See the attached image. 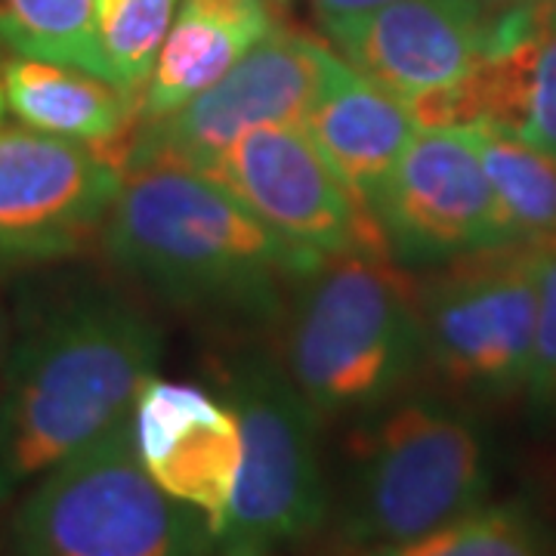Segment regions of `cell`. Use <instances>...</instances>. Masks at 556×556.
I'll return each mask as SVG.
<instances>
[{
    "label": "cell",
    "instance_id": "obj_1",
    "mask_svg": "<svg viewBox=\"0 0 556 556\" xmlns=\"http://www.w3.org/2000/svg\"><path fill=\"white\" fill-rule=\"evenodd\" d=\"M109 260L189 313L269 321L321 260L281 239L226 186L182 164H139L102 223Z\"/></svg>",
    "mask_w": 556,
    "mask_h": 556
},
{
    "label": "cell",
    "instance_id": "obj_2",
    "mask_svg": "<svg viewBox=\"0 0 556 556\" xmlns=\"http://www.w3.org/2000/svg\"><path fill=\"white\" fill-rule=\"evenodd\" d=\"M161 350L155 318L112 291H87L35 325L0 393V501L121 427Z\"/></svg>",
    "mask_w": 556,
    "mask_h": 556
},
{
    "label": "cell",
    "instance_id": "obj_3",
    "mask_svg": "<svg viewBox=\"0 0 556 556\" xmlns=\"http://www.w3.org/2000/svg\"><path fill=\"white\" fill-rule=\"evenodd\" d=\"M492 442L467 405L399 393L358 415L346 442L340 529L378 551L433 532L485 504Z\"/></svg>",
    "mask_w": 556,
    "mask_h": 556
},
{
    "label": "cell",
    "instance_id": "obj_4",
    "mask_svg": "<svg viewBox=\"0 0 556 556\" xmlns=\"http://www.w3.org/2000/svg\"><path fill=\"white\" fill-rule=\"evenodd\" d=\"M291 303L281 365L321 420L375 412L427 362L415 281L390 254L325 257Z\"/></svg>",
    "mask_w": 556,
    "mask_h": 556
},
{
    "label": "cell",
    "instance_id": "obj_5",
    "mask_svg": "<svg viewBox=\"0 0 556 556\" xmlns=\"http://www.w3.org/2000/svg\"><path fill=\"white\" fill-rule=\"evenodd\" d=\"M35 482L13 519L20 556H207L219 541L146 473L127 420Z\"/></svg>",
    "mask_w": 556,
    "mask_h": 556
},
{
    "label": "cell",
    "instance_id": "obj_6",
    "mask_svg": "<svg viewBox=\"0 0 556 556\" xmlns=\"http://www.w3.org/2000/svg\"><path fill=\"white\" fill-rule=\"evenodd\" d=\"M219 375L241 427V470L223 541L278 547L309 538L331 510L321 415L266 353H239Z\"/></svg>",
    "mask_w": 556,
    "mask_h": 556
},
{
    "label": "cell",
    "instance_id": "obj_7",
    "mask_svg": "<svg viewBox=\"0 0 556 556\" xmlns=\"http://www.w3.org/2000/svg\"><path fill=\"white\" fill-rule=\"evenodd\" d=\"M424 353L448 387L479 399L526 390L538 325V251L495 248L415 281Z\"/></svg>",
    "mask_w": 556,
    "mask_h": 556
},
{
    "label": "cell",
    "instance_id": "obj_8",
    "mask_svg": "<svg viewBox=\"0 0 556 556\" xmlns=\"http://www.w3.org/2000/svg\"><path fill=\"white\" fill-rule=\"evenodd\" d=\"M334 60L338 56L321 40L276 25L195 100L170 115L137 121L134 139L121 155L124 170L155 161L204 170L254 127H300Z\"/></svg>",
    "mask_w": 556,
    "mask_h": 556
},
{
    "label": "cell",
    "instance_id": "obj_9",
    "mask_svg": "<svg viewBox=\"0 0 556 556\" xmlns=\"http://www.w3.org/2000/svg\"><path fill=\"white\" fill-rule=\"evenodd\" d=\"M371 214L399 266H442L510 248L473 130L417 127Z\"/></svg>",
    "mask_w": 556,
    "mask_h": 556
},
{
    "label": "cell",
    "instance_id": "obj_10",
    "mask_svg": "<svg viewBox=\"0 0 556 556\" xmlns=\"http://www.w3.org/2000/svg\"><path fill=\"white\" fill-rule=\"evenodd\" d=\"M201 174L217 179L281 239L318 257L387 254L375 214L334 177L298 124H263Z\"/></svg>",
    "mask_w": 556,
    "mask_h": 556
},
{
    "label": "cell",
    "instance_id": "obj_11",
    "mask_svg": "<svg viewBox=\"0 0 556 556\" xmlns=\"http://www.w3.org/2000/svg\"><path fill=\"white\" fill-rule=\"evenodd\" d=\"M124 167L105 149L40 130H0V263L78 251L109 217Z\"/></svg>",
    "mask_w": 556,
    "mask_h": 556
},
{
    "label": "cell",
    "instance_id": "obj_12",
    "mask_svg": "<svg viewBox=\"0 0 556 556\" xmlns=\"http://www.w3.org/2000/svg\"><path fill=\"white\" fill-rule=\"evenodd\" d=\"M408 112L417 127L495 130L556 161V0L497 7L473 72Z\"/></svg>",
    "mask_w": 556,
    "mask_h": 556
},
{
    "label": "cell",
    "instance_id": "obj_13",
    "mask_svg": "<svg viewBox=\"0 0 556 556\" xmlns=\"http://www.w3.org/2000/svg\"><path fill=\"white\" fill-rule=\"evenodd\" d=\"M495 13L492 0H393L325 28L358 75L408 109L473 72L489 50Z\"/></svg>",
    "mask_w": 556,
    "mask_h": 556
},
{
    "label": "cell",
    "instance_id": "obj_14",
    "mask_svg": "<svg viewBox=\"0 0 556 556\" xmlns=\"http://www.w3.org/2000/svg\"><path fill=\"white\" fill-rule=\"evenodd\" d=\"M127 427L139 464L161 492L195 507L223 541L241 470L236 408L199 383L152 375Z\"/></svg>",
    "mask_w": 556,
    "mask_h": 556
},
{
    "label": "cell",
    "instance_id": "obj_15",
    "mask_svg": "<svg viewBox=\"0 0 556 556\" xmlns=\"http://www.w3.org/2000/svg\"><path fill=\"white\" fill-rule=\"evenodd\" d=\"M300 130L334 177L371 211L383 182L415 139L417 124L405 102L338 56Z\"/></svg>",
    "mask_w": 556,
    "mask_h": 556
},
{
    "label": "cell",
    "instance_id": "obj_16",
    "mask_svg": "<svg viewBox=\"0 0 556 556\" xmlns=\"http://www.w3.org/2000/svg\"><path fill=\"white\" fill-rule=\"evenodd\" d=\"M273 28L266 0H182L139 93V121L195 100Z\"/></svg>",
    "mask_w": 556,
    "mask_h": 556
},
{
    "label": "cell",
    "instance_id": "obj_17",
    "mask_svg": "<svg viewBox=\"0 0 556 556\" xmlns=\"http://www.w3.org/2000/svg\"><path fill=\"white\" fill-rule=\"evenodd\" d=\"M7 105L31 130L87 146H118L139 121V100L118 84L60 62L20 60L3 65ZM124 155V146H118Z\"/></svg>",
    "mask_w": 556,
    "mask_h": 556
},
{
    "label": "cell",
    "instance_id": "obj_18",
    "mask_svg": "<svg viewBox=\"0 0 556 556\" xmlns=\"http://www.w3.org/2000/svg\"><path fill=\"white\" fill-rule=\"evenodd\" d=\"M473 139L510 244L556 248V161L495 130H473Z\"/></svg>",
    "mask_w": 556,
    "mask_h": 556
},
{
    "label": "cell",
    "instance_id": "obj_19",
    "mask_svg": "<svg viewBox=\"0 0 556 556\" xmlns=\"http://www.w3.org/2000/svg\"><path fill=\"white\" fill-rule=\"evenodd\" d=\"M0 38L20 56L72 65L115 84L93 0H0Z\"/></svg>",
    "mask_w": 556,
    "mask_h": 556
},
{
    "label": "cell",
    "instance_id": "obj_20",
    "mask_svg": "<svg viewBox=\"0 0 556 556\" xmlns=\"http://www.w3.org/2000/svg\"><path fill=\"white\" fill-rule=\"evenodd\" d=\"M368 556H551V535L529 504L504 501L479 504L427 535Z\"/></svg>",
    "mask_w": 556,
    "mask_h": 556
},
{
    "label": "cell",
    "instance_id": "obj_21",
    "mask_svg": "<svg viewBox=\"0 0 556 556\" xmlns=\"http://www.w3.org/2000/svg\"><path fill=\"white\" fill-rule=\"evenodd\" d=\"M102 50L124 93H142L164 35L177 16V0H93Z\"/></svg>",
    "mask_w": 556,
    "mask_h": 556
},
{
    "label": "cell",
    "instance_id": "obj_22",
    "mask_svg": "<svg viewBox=\"0 0 556 556\" xmlns=\"http://www.w3.org/2000/svg\"><path fill=\"white\" fill-rule=\"evenodd\" d=\"M526 393L541 415L556 417V248L538 251V325Z\"/></svg>",
    "mask_w": 556,
    "mask_h": 556
},
{
    "label": "cell",
    "instance_id": "obj_23",
    "mask_svg": "<svg viewBox=\"0 0 556 556\" xmlns=\"http://www.w3.org/2000/svg\"><path fill=\"white\" fill-rule=\"evenodd\" d=\"M316 3V13L321 22L346 20V16H358V13H371L378 7H387L393 0H313Z\"/></svg>",
    "mask_w": 556,
    "mask_h": 556
},
{
    "label": "cell",
    "instance_id": "obj_24",
    "mask_svg": "<svg viewBox=\"0 0 556 556\" xmlns=\"http://www.w3.org/2000/svg\"><path fill=\"white\" fill-rule=\"evenodd\" d=\"M276 547H260L251 541H223V556H276Z\"/></svg>",
    "mask_w": 556,
    "mask_h": 556
},
{
    "label": "cell",
    "instance_id": "obj_25",
    "mask_svg": "<svg viewBox=\"0 0 556 556\" xmlns=\"http://www.w3.org/2000/svg\"><path fill=\"white\" fill-rule=\"evenodd\" d=\"M497 7H507V3H544V0H492Z\"/></svg>",
    "mask_w": 556,
    "mask_h": 556
},
{
    "label": "cell",
    "instance_id": "obj_26",
    "mask_svg": "<svg viewBox=\"0 0 556 556\" xmlns=\"http://www.w3.org/2000/svg\"><path fill=\"white\" fill-rule=\"evenodd\" d=\"M3 112H7V93H3V80H0V121H3Z\"/></svg>",
    "mask_w": 556,
    "mask_h": 556
},
{
    "label": "cell",
    "instance_id": "obj_27",
    "mask_svg": "<svg viewBox=\"0 0 556 556\" xmlns=\"http://www.w3.org/2000/svg\"><path fill=\"white\" fill-rule=\"evenodd\" d=\"M0 340H3V328H0Z\"/></svg>",
    "mask_w": 556,
    "mask_h": 556
},
{
    "label": "cell",
    "instance_id": "obj_28",
    "mask_svg": "<svg viewBox=\"0 0 556 556\" xmlns=\"http://www.w3.org/2000/svg\"><path fill=\"white\" fill-rule=\"evenodd\" d=\"M278 3H285V0H278Z\"/></svg>",
    "mask_w": 556,
    "mask_h": 556
}]
</instances>
